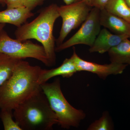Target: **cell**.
Returning a JSON list of instances; mask_svg holds the SVG:
<instances>
[{
  "mask_svg": "<svg viewBox=\"0 0 130 130\" xmlns=\"http://www.w3.org/2000/svg\"><path fill=\"white\" fill-rule=\"evenodd\" d=\"M3 1V0H0V3H2Z\"/></svg>",
  "mask_w": 130,
  "mask_h": 130,
  "instance_id": "cell-25",
  "label": "cell"
},
{
  "mask_svg": "<svg viewBox=\"0 0 130 130\" xmlns=\"http://www.w3.org/2000/svg\"><path fill=\"white\" fill-rule=\"evenodd\" d=\"M92 8L83 0L58 7V12L60 17L62 18V24L59 37L56 41L57 46L63 43L72 30L83 23Z\"/></svg>",
  "mask_w": 130,
  "mask_h": 130,
  "instance_id": "cell-6",
  "label": "cell"
},
{
  "mask_svg": "<svg viewBox=\"0 0 130 130\" xmlns=\"http://www.w3.org/2000/svg\"><path fill=\"white\" fill-rule=\"evenodd\" d=\"M34 16V13L26 7L7 8L0 11V24H10L18 28Z\"/></svg>",
  "mask_w": 130,
  "mask_h": 130,
  "instance_id": "cell-12",
  "label": "cell"
},
{
  "mask_svg": "<svg viewBox=\"0 0 130 130\" xmlns=\"http://www.w3.org/2000/svg\"><path fill=\"white\" fill-rule=\"evenodd\" d=\"M81 1V0H63L64 2L66 5H70L74 3L78 2Z\"/></svg>",
  "mask_w": 130,
  "mask_h": 130,
  "instance_id": "cell-21",
  "label": "cell"
},
{
  "mask_svg": "<svg viewBox=\"0 0 130 130\" xmlns=\"http://www.w3.org/2000/svg\"><path fill=\"white\" fill-rule=\"evenodd\" d=\"M128 38L125 35L113 34L105 28L101 29L99 35L90 47V53H98L103 54L108 52L112 48L117 46L125 38Z\"/></svg>",
  "mask_w": 130,
  "mask_h": 130,
  "instance_id": "cell-9",
  "label": "cell"
},
{
  "mask_svg": "<svg viewBox=\"0 0 130 130\" xmlns=\"http://www.w3.org/2000/svg\"><path fill=\"white\" fill-rule=\"evenodd\" d=\"M13 111L1 109L0 118L5 130H22L13 119Z\"/></svg>",
  "mask_w": 130,
  "mask_h": 130,
  "instance_id": "cell-17",
  "label": "cell"
},
{
  "mask_svg": "<svg viewBox=\"0 0 130 130\" xmlns=\"http://www.w3.org/2000/svg\"><path fill=\"white\" fill-rule=\"evenodd\" d=\"M41 87L56 114L58 124L64 129L79 126L81 121L85 119L86 114L83 110L73 107L67 101L61 91L59 78L51 83L42 84Z\"/></svg>",
  "mask_w": 130,
  "mask_h": 130,
  "instance_id": "cell-4",
  "label": "cell"
},
{
  "mask_svg": "<svg viewBox=\"0 0 130 130\" xmlns=\"http://www.w3.org/2000/svg\"><path fill=\"white\" fill-rule=\"evenodd\" d=\"M27 0H3L2 3L6 5L7 8L25 7V5Z\"/></svg>",
  "mask_w": 130,
  "mask_h": 130,
  "instance_id": "cell-18",
  "label": "cell"
},
{
  "mask_svg": "<svg viewBox=\"0 0 130 130\" xmlns=\"http://www.w3.org/2000/svg\"><path fill=\"white\" fill-rule=\"evenodd\" d=\"M42 69L23 59L18 61L9 79L0 86V108L13 111L42 90L38 80Z\"/></svg>",
  "mask_w": 130,
  "mask_h": 130,
  "instance_id": "cell-1",
  "label": "cell"
},
{
  "mask_svg": "<svg viewBox=\"0 0 130 130\" xmlns=\"http://www.w3.org/2000/svg\"><path fill=\"white\" fill-rule=\"evenodd\" d=\"M77 72L72 58H66L59 67L50 70L42 69L38 79V83L40 85L45 83L52 78L58 76L64 78L71 77Z\"/></svg>",
  "mask_w": 130,
  "mask_h": 130,
  "instance_id": "cell-11",
  "label": "cell"
},
{
  "mask_svg": "<svg viewBox=\"0 0 130 130\" xmlns=\"http://www.w3.org/2000/svg\"><path fill=\"white\" fill-rule=\"evenodd\" d=\"M0 53L20 59L33 58L50 66L42 45L28 40L22 41L13 39L4 30L0 35Z\"/></svg>",
  "mask_w": 130,
  "mask_h": 130,
  "instance_id": "cell-5",
  "label": "cell"
},
{
  "mask_svg": "<svg viewBox=\"0 0 130 130\" xmlns=\"http://www.w3.org/2000/svg\"><path fill=\"white\" fill-rule=\"evenodd\" d=\"M114 129L112 121L109 113L105 111L99 119L95 120L89 126L88 130H112Z\"/></svg>",
  "mask_w": 130,
  "mask_h": 130,
  "instance_id": "cell-16",
  "label": "cell"
},
{
  "mask_svg": "<svg viewBox=\"0 0 130 130\" xmlns=\"http://www.w3.org/2000/svg\"><path fill=\"white\" fill-rule=\"evenodd\" d=\"M100 11L96 8H92L79 29L70 39L57 46L55 48L56 52H60L78 44L91 47L101 30Z\"/></svg>",
  "mask_w": 130,
  "mask_h": 130,
  "instance_id": "cell-7",
  "label": "cell"
},
{
  "mask_svg": "<svg viewBox=\"0 0 130 130\" xmlns=\"http://www.w3.org/2000/svg\"><path fill=\"white\" fill-rule=\"evenodd\" d=\"M6 26V24H0V35L2 32L4 30V28Z\"/></svg>",
  "mask_w": 130,
  "mask_h": 130,
  "instance_id": "cell-22",
  "label": "cell"
},
{
  "mask_svg": "<svg viewBox=\"0 0 130 130\" xmlns=\"http://www.w3.org/2000/svg\"><path fill=\"white\" fill-rule=\"evenodd\" d=\"M58 7L53 3L44 8L34 20L22 25L14 32L16 39L19 41L35 39L41 43L50 66L56 63L55 40L53 31L55 23L60 17Z\"/></svg>",
  "mask_w": 130,
  "mask_h": 130,
  "instance_id": "cell-2",
  "label": "cell"
},
{
  "mask_svg": "<svg viewBox=\"0 0 130 130\" xmlns=\"http://www.w3.org/2000/svg\"><path fill=\"white\" fill-rule=\"evenodd\" d=\"M125 1L126 3L130 8V0H124Z\"/></svg>",
  "mask_w": 130,
  "mask_h": 130,
  "instance_id": "cell-24",
  "label": "cell"
},
{
  "mask_svg": "<svg viewBox=\"0 0 130 130\" xmlns=\"http://www.w3.org/2000/svg\"><path fill=\"white\" fill-rule=\"evenodd\" d=\"M71 57L74 61L77 72H89L96 74L103 79H106L109 75L122 74L128 66L111 62L109 64H100L85 60L78 55L75 48Z\"/></svg>",
  "mask_w": 130,
  "mask_h": 130,
  "instance_id": "cell-8",
  "label": "cell"
},
{
  "mask_svg": "<svg viewBox=\"0 0 130 130\" xmlns=\"http://www.w3.org/2000/svg\"><path fill=\"white\" fill-rule=\"evenodd\" d=\"M104 9L130 22V8L124 0H109Z\"/></svg>",
  "mask_w": 130,
  "mask_h": 130,
  "instance_id": "cell-15",
  "label": "cell"
},
{
  "mask_svg": "<svg viewBox=\"0 0 130 130\" xmlns=\"http://www.w3.org/2000/svg\"><path fill=\"white\" fill-rule=\"evenodd\" d=\"M109 0H92V7H95L100 10L105 9V6Z\"/></svg>",
  "mask_w": 130,
  "mask_h": 130,
  "instance_id": "cell-20",
  "label": "cell"
},
{
  "mask_svg": "<svg viewBox=\"0 0 130 130\" xmlns=\"http://www.w3.org/2000/svg\"><path fill=\"white\" fill-rule=\"evenodd\" d=\"M13 116L22 130H52L58 123L56 114L42 90L17 107L13 110Z\"/></svg>",
  "mask_w": 130,
  "mask_h": 130,
  "instance_id": "cell-3",
  "label": "cell"
},
{
  "mask_svg": "<svg viewBox=\"0 0 130 130\" xmlns=\"http://www.w3.org/2000/svg\"><path fill=\"white\" fill-rule=\"evenodd\" d=\"M111 63L130 66V41L125 38L108 52Z\"/></svg>",
  "mask_w": 130,
  "mask_h": 130,
  "instance_id": "cell-13",
  "label": "cell"
},
{
  "mask_svg": "<svg viewBox=\"0 0 130 130\" xmlns=\"http://www.w3.org/2000/svg\"><path fill=\"white\" fill-rule=\"evenodd\" d=\"M100 19L101 25L112 33L125 35L130 38V22L110 13L105 9L100 11Z\"/></svg>",
  "mask_w": 130,
  "mask_h": 130,
  "instance_id": "cell-10",
  "label": "cell"
},
{
  "mask_svg": "<svg viewBox=\"0 0 130 130\" xmlns=\"http://www.w3.org/2000/svg\"><path fill=\"white\" fill-rule=\"evenodd\" d=\"M83 1H84L85 2L92 7V0H83Z\"/></svg>",
  "mask_w": 130,
  "mask_h": 130,
  "instance_id": "cell-23",
  "label": "cell"
},
{
  "mask_svg": "<svg viewBox=\"0 0 130 130\" xmlns=\"http://www.w3.org/2000/svg\"><path fill=\"white\" fill-rule=\"evenodd\" d=\"M20 60L0 53V86L11 76Z\"/></svg>",
  "mask_w": 130,
  "mask_h": 130,
  "instance_id": "cell-14",
  "label": "cell"
},
{
  "mask_svg": "<svg viewBox=\"0 0 130 130\" xmlns=\"http://www.w3.org/2000/svg\"><path fill=\"white\" fill-rule=\"evenodd\" d=\"M46 0H27L25 7L32 11L36 7L43 4Z\"/></svg>",
  "mask_w": 130,
  "mask_h": 130,
  "instance_id": "cell-19",
  "label": "cell"
}]
</instances>
